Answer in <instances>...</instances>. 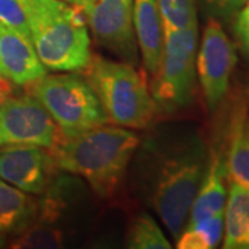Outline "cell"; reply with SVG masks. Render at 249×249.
<instances>
[{
    "instance_id": "obj_1",
    "label": "cell",
    "mask_w": 249,
    "mask_h": 249,
    "mask_svg": "<svg viewBox=\"0 0 249 249\" xmlns=\"http://www.w3.org/2000/svg\"><path fill=\"white\" fill-rule=\"evenodd\" d=\"M139 145V137L122 126L107 124L60 137L50 148L55 169L83 178L100 198L114 196Z\"/></svg>"
},
{
    "instance_id": "obj_2",
    "label": "cell",
    "mask_w": 249,
    "mask_h": 249,
    "mask_svg": "<svg viewBox=\"0 0 249 249\" xmlns=\"http://www.w3.org/2000/svg\"><path fill=\"white\" fill-rule=\"evenodd\" d=\"M29 37L47 71L73 72L89 64V28L76 6L62 0H22Z\"/></svg>"
},
{
    "instance_id": "obj_3",
    "label": "cell",
    "mask_w": 249,
    "mask_h": 249,
    "mask_svg": "<svg viewBox=\"0 0 249 249\" xmlns=\"http://www.w3.org/2000/svg\"><path fill=\"white\" fill-rule=\"evenodd\" d=\"M206 165L204 142L194 136L162 160L157 170L150 202L175 240L188 220Z\"/></svg>"
},
{
    "instance_id": "obj_4",
    "label": "cell",
    "mask_w": 249,
    "mask_h": 249,
    "mask_svg": "<svg viewBox=\"0 0 249 249\" xmlns=\"http://www.w3.org/2000/svg\"><path fill=\"white\" fill-rule=\"evenodd\" d=\"M85 70L109 122L127 129H145L152 124L158 107L132 64L91 57Z\"/></svg>"
},
{
    "instance_id": "obj_5",
    "label": "cell",
    "mask_w": 249,
    "mask_h": 249,
    "mask_svg": "<svg viewBox=\"0 0 249 249\" xmlns=\"http://www.w3.org/2000/svg\"><path fill=\"white\" fill-rule=\"evenodd\" d=\"M28 88L53 118L62 137H73L109 122L88 79L76 73H46Z\"/></svg>"
},
{
    "instance_id": "obj_6",
    "label": "cell",
    "mask_w": 249,
    "mask_h": 249,
    "mask_svg": "<svg viewBox=\"0 0 249 249\" xmlns=\"http://www.w3.org/2000/svg\"><path fill=\"white\" fill-rule=\"evenodd\" d=\"M198 25L184 29H163L162 57L152 76L151 94L157 107L178 111L187 107L196 86Z\"/></svg>"
},
{
    "instance_id": "obj_7",
    "label": "cell",
    "mask_w": 249,
    "mask_h": 249,
    "mask_svg": "<svg viewBox=\"0 0 249 249\" xmlns=\"http://www.w3.org/2000/svg\"><path fill=\"white\" fill-rule=\"evenodd\" d=\"M76 7L98 45L121 61L137 62L133 0H79Z\"/></svg>"
},
{
    "instance_id": "obj_8",
    "label": "cell",
    "mask_w": 249,
    "mask_h": 249,
    "mask_svg": "<svg viewBox=\"0 0 249 249\" xmlns=\"http://www.w3.org/2000/svg\"><path fill=\"white\" fill-rule=\"evenodd\" d=\"M235 64L237 54L234 43L224 32L222 24L211 18L205 25L196 60L199 85L211 112L216 111L226 97Z\"/></svg>"
},
{
    "instance_id": "obj_9",
    "label": "cell",
    "mask_w": 249,
    "mask_h": 249,
    "mask_svg": "<svg viewBox=\"0 0 249 249\" xmlns=\"http://www.w3.org/2000/svg\"><path fill=\"white\" fill-rule=\"evenodd\" d=\"M61 132L32 94L9 97L0 108V145L31 144L53 148Z\"/></svg>"
},
{
    "instance_id": "obj_10",
    "label": "cell",
    "mask_w": 249,
    "mask_h": 249,
    "mask_svg": "<svg viewBox=\"0 0 249 249\" xmlns=\"http://www.w3.org/2000/svg\"><path fill=\"white\" fill-rule=\"evenodd\" d=\"M54 169L50 150L45 147L31 144L0 145V178L25 193L45 194Z\"/></svg>"
},
{
    "instance_id": "obj_11",
    "label": "cell",
    "mask_w": 249,
    "mask_h": 249,
    "mask_svg": "<svg viewBox=\"0 0 249 249\" xmlns=\"http://www.w3.org/2000/svg\"><path fill=\"white\" fill-rule=\"evenodd\" d=\"M0 75L18 86H28L46 75L32 42L0 24Z\"/></svg>"
},
{
    "instance_id": "obj_12",
    "label": "cell",
    "mask_w": 249,
    "mask_h": 249,
    "mask_svg": "<svg viewBox=\"0 0 249 249\" xmlns=\"http://www.w3.org/2000/svg\"><path fill=\"white\" fill-rule=\"evenodd\" d=\"M133 27L144 68L154 76L160 67L163 46V28L157 0H133Z\"/></svg>"
},
{
    "instance_id": "obj_13",
    "label": "cell",
    "mask_w": 249,
    "mask_h": 249,
    "mask_svg": "<svg viewBox=\"0 0 249 249\" xmlns=\"http://www.w3.org/2000/svg\"><path fill=\"white\" fill-rule=\"evenodd\" d=\"M227 180L229 178H227L226 160L223 158L220 152L213 150L212 154L208 157V165H206L204 178L198 188L186 226L194 224L212 214L224 212L226 199H227V186H226Z\"/></svg>"
},
{
    "instance_id": "obj_14",
    "label": "cell",
    "mask_w": 249,
    "mask_h": 249,
    "mask_svg": "<svg viewBox=\"0 0 249 249\" xmlns=\"http://www.w3.org/2000/svg\"><path fill=\"white\" fill-rule=\"evenodd\" d=\"M39 201L0 178V234H21L37 213Z\"/></svg>"
},
{
    "instance_id": "obj_15",
    "label": "cell",
    "mask_w": 249,
    "mask_h": 249,
    "mask_svg": "<svg viewBox=\"0 0 249 249\" xmlns=\"http://www.w3.org/2000/svg\"><path fill=\"white\" fill-rule=\"evenodd\" d=\"M226 249H249V188L230 181L224 206Z\"/></svg>"
},
{
    "instance_id": "obj_16",
    "label": "cell",
    "mask_w": 249,
    "mask_h": 249,
    "mask_svg": "<svg viewBox=\"0 0 249 249\" xmlns=\"http://www.w3.org/2000/svg\"><path fill=\"white\" fill-rule=\"evenodd\" d=\"M226 166L230 181L249 188V115L245 112L232 118Z\"/></svg>"
},
{
    "instance_id": "obj_17",
    "label": "cell",
    "mask_w": 249,
    "mask_h": 249,
    "mask_svg": "<svg viewBox=\"0 0 249 249\" xmlns=\"http://www.w3.org/2000/svg\"><path fill=\"white\" fill-rule=\"evenodd\" d=\"M223 213L212 214L194 224H187L178 235V248L212 249L217 247L224 230Z\"/></svg>"
},
{
    "instance_id": "obj_18",
    "label": "cell",
    "mask_w": 249,
    "mask_h": 249,
    "mask_svg": "<svg viewBox=\"0 0 249 249\" xmlns=\"http://www.w3.org/2000/svg\"><path fill=\"white\" fill-rule=\"evenodd\" d=\"M65 232L60 224L49 222L36 216L34 222L28 226L17 238L11 242V248L43 249L61 248L64 245Z\"/></svg>"
},
{
    "instance_id": "obj_19",
    "label": "cell",
    "mask_w": 249,
    "mask_h": 249,
    "mask_svg": "<svg viewBox=\"0 0 249 249\" xmlns=\"http://www.w3.org/2000/svg\"><path fill=\"white\" fill-rule=\"evenodd\" d=\"M126 247L133 249H169V240L165 237L151 214H139L132 223Z\"/></svg>"
},
{
    "instance_id": "obj_20",
    "label": "cell",
    "mask_w": 249,
    "mask_h": 249,
    "mask_svg": "<svg viewBox=\"0 0 249 249\" xmlns=\"http://www.w3.org/2000/svg\"><path fill=\"white\" fill-rule=\"evenodd\" d=\"M163 29H184L198 25L196 0H157Z\"/></svg>"
},
{
    "instance_id": "obj_21",
    "label": "cell",
    "mask_w": 249,
    "mask_h": 249,
    "mask_svg": "<svg viewBox=\"0 0 249 249\" xmlns=\"http://www.w3.org/2000/svg\"><path fill=\"white\" fill-rule=\"evenodd\" d=\"M0 24L17 31L31 40L22 0H0Z\"/></svg>"
},
{
    "instance_id": "obj_22",
    "label": "cell",
    "mask_w": 249,
    "mask_h": 249,
    "mask_svg": "<svg viewBox=\"0 0 249 249\" xmlns=\"http://www.w3.org/2000/svg\"><path fill=\"white\" fill-rule=\"evenodd\" d=\"M204 1L214 16L231 21L248 0H204Z\"/></svg>"
},
{
    "instance_id": "obj_23",
    "label": "cell",
    "mask_w": 249,
    "mask_h": 249,
    "mask_svg": "<svg viewBox=\"0 0 249 249\" xmlns=\"http://www.w3.org/2000/svg\"><path fill=\"white\" fill-rule=\"evenodd\" d=\"M235 35L244 53L249 57V0L235 16Z\"/></svg>"
},
{
    "instance_id": "obj_24",
    "label": "cell",
    "mask_w": 249,
    "mask_h": 249,
    "mask_svg": "<svg viewBox=\"0 0 249 249\" xmlns=\"http://www.w3.org/2000/svg\"><path fill=\"white\" fill-rule=\"evenodd\" d=\"M11 93H13V83L0 75V108L6 103V100L11 96Z\"/></svg>"
},
{
    "instance_id": "obj_25",
    "label": "cell",
    "mask_w": 249,
    "mask_h": 249,
    "mask_svg": "<svg viewBox=\"0 0 249 249\" xmlns=\"http://www.w3.org/2000/svg\"><path fill=\"white\" fill-rule=\"evenodd\" d=\"M6 242H7V238H6V235H4V234H0V248L6 247Z\"/></svg>"
},
{
    "instance_id": "obj_26",
    "label": "cell",
    "mask_w": 249,
    "mask_h": 249,
    "mask_svg": "<svg viewBox=\"0 0 249 249\" xmlns=\"http://www.w3.org/2000/svg\"><path fill=\"white\" fill-rule=\"evenodd\" d=\"M62 1H67V3H70V4H73V6H76L79 0H62Z\"/></svg>"
}]
</instances>
